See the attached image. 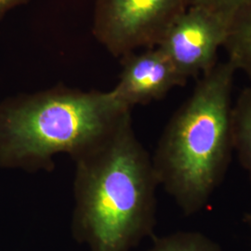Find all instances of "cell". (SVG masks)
<instances>
[{"instance_id":"1","label":"cell","mask_w":251,"mask_h":251,"mask_svg":"<svg viewBox=\"0 0 251 251\" xmlns=\"http://www.w3.org/2000/svg\"><path fill=\"white\" fill-rule=\"evenodd\" d=\"M74 161L71 228L77 242L90 251H129L153 237L159 182L132 118Z\"/></svg>"},{"instance_id":"2","label":"cell","mask_w":251,"mask_h":251,"mask_svg":"<svg viewBox=\"0 0 251 251\" xmlns=\"http://www.w3.org/2000/svg\"><path fill=\"white\" fill-rule=\"evenodd\" d=\"M131 119V109L110 91L59 85L0 102V167L51 171L53 157L73 160L89 152Z\"/></svg>"},{"instance_id":"3","label":"cell","mask_w":251,"mask_h":251,"mask_svg":"<svg viewBox=\"0 0 251 251\" xmlns=\"http://www.w3.org/2000/svg\"><path fill=\"white\" fill-rule=\"evenodd\" d=\"M235 72L225 61L200 76L170 119L152 157L159 185L185 215L206 207L230 165Z\"/></svg>"},{"instance_id":"4","label":"cell","mask_w":251,"mask_h":251,"mask_svg":"<svg viewBox=\"0 0 251 251\" xmlns=\"http://www.w3.org/2000/svg\"><path fill=\"white\" fill-rule=\"evenodd\" d=\"M193 0H97L93 35L117 58L155 48Z\"/></svg>"},{"instance_id":"5","label":"cell","mask_w":251,"mask_h":251,"mask_svg":"<svg viewBox=\"0 0 251 251\" xmlns=\"http://www.w3.org/2000/svg\"><path fill=\"white\" fill-rule=\"evenodd\" d=\"M230 20L211 10L191 6L157 46L179 75L188 81L210 71L225 45Z\"/></svg>"},{"instance_id":"6","label":"cell","mask_w":251,"mask_h":251,"mask_svg":"<svg viewBox=\"0 0 251 251\" xmlns=\"http://www.w3.org/2000/svg\"><path fill=\"white\" fill-rule=\"evenodd\" d=\"M121 64L119 80L111 92L130 109L161 100L187 83L158 47L127 54L121 58Z\"/></svg>"},{"instance_id":"7","label":"cell","mask_w":251,"mask_h":251,"mask_svg":"<svg viewBox=\"0 0 251 251\" xmlns=\"http://www.w3.org/2000/svg\"><path fill=\"white\" fill-rule=\"evenodd\" d=\"M224 48L227 61L236 71H242L251 78V0L230 20Z\"/></svg>"},{"instance_id":"8","label":"cell","mask_w":251,"mask_h":251,"mask_svg":"<svg viewBox=\"0 0 251 251\" xmlns=\"http://www.w3.org/2000/svg\"><path fill=\"white\" fill-rule=\"evenodd\" d=\"M231 126L233 151L251 182V88L243 90L233 105Z\"/></svg>"},{"instance_id":"9","label":"cell","mask_w":251,"mask_h":251,"mask_svg":"<svg viewBox=\"0 0 251 251\" xmlns=\"http://www.w3.org/2000/svg\"><path fill=\"white\" fill-rule=\"evenodd\" d=\"M147 251H223V249L204 233L189 231L154 237Z\"/></svg>"},{"instance_id":"10","label":"cell","mask_w":251,"mask_h":251,"mask_svg":"<svg viewBox=\"0 0 251 251\" xmlns=\"http://www.w3.org/2000/svg\"><path fill=\"white\" fill-rule=\"evenodd\" d=\"M249 0H193L192 6L211 10L231 20L233 14Z\"/></svg>"},{"instance_id":"11","label":"cell","mask_w":251,"mask_h":251,"mask_svg":"<svg viewBox=\"0 0 251 251\" xmlns=\"http://www.w3.org/2000/svg\"><path fill=\"white\" fill-rule=\"evenodd\" d=\"M27 0H0V20L3 18L9 10L25 3Z\"/></svg>"},{"instance_id":"12","label":"cell","mask_w":251,"mask_h":251,"mask_svg":"<svg viewBox=\"0 0 251 251\" xmlns=\"http://www.w3.org/2000/svg\"><path fill=\"white\" fill-rule=\"evenodd\" d=\"M243 220H244V223H245V225H247V227L249 228V231H250V233H251V212H248V213H246V214L244 215Z\"/></svg>"}]
</instances>
